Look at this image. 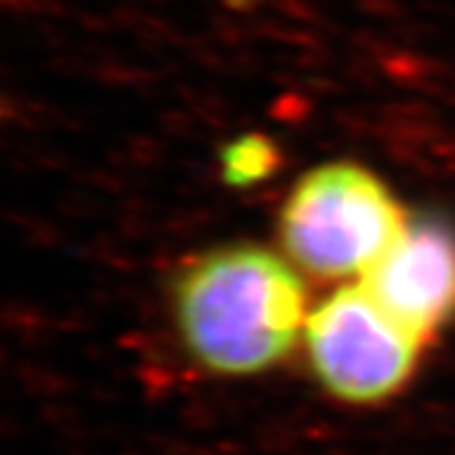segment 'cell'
Listing matches in <instances>:
<instances>
[{
	"label": "cell",
	"mask_w": 455,
	"mask_h": 455,
	"mask_svg": "<svg viewBox=\"0 0 455 455\" xmlns=\"http://www.w3.org/2000/svg\"><path fill=\"white\" fill-rule=\"evenodd\" d=\"M276 164V149L263 137H243L223 152V175L233 185H251L268 178Z\"/></svg>",
	"instance_id": "5b68a950"
},
{
	"label": "cell",
	"mask_w": 455,
	"mask_h": 455,
	"mask_svg": "<svg viewBox=\"0 0 455 455\" xmlns=\"http://www.w3.org/2000/svg\"><path fill=\"white\" fill-rule=\"evenodd\" d=\"M423 347L362 283L326 296L311 309L304 331L316 382L347 405H377L395 397L418 370Z\"/></svg>",
	"instance_id": "3957f363"
},
{
	"label": "cell",
	"mask_w": 455,
	"mask_h": 455,
	"mask_svg": "<svg viewBox=\"0 0 455 455\" xmlns=\"http://www.w3.org/2000/svg\"><path fill=\"white\" fill-rule=\"evenodd\" d=\"M309 314L299 268L253 243L200 253L182 266L172 286L180 341L212 374L271 370L304 341Z\"/></svg>",
	"instance_id": "6da1fadb"
},
{
	"label": "cell",
	"mask_w": 455,
	"mask_h": 455,
	"mask_svg": "<svg viewBox=\"0 0 455 455\" xmlns=\"http://www.w3.org/2000/svg\"><path fill=\"white\" fill-rule=\"evenodd\" d=\"M387 185L352 163L322 164L293 185L278 238L299 271L322 281L364 278L407 226Z\"/></svg>",
	"instance_id": "7a4b0ae2"
},
{
	"label": "cell",
	"mask_w": 455,
	"mask_h": 455,
	"mask_svg": "<svg viewBox=\"0 0 455 455\" xmlns=\"http://www.w3.org/2000/svg\"><path fill=\"white\" fill-rule=\"evenodd\" d=\"M359 283L412 337L433 341L455 319V228L430 215L407 220Z\"/></svg>",
	"instance_id": "277c9868"
}]
</instances>
